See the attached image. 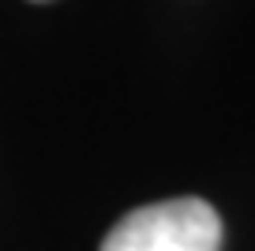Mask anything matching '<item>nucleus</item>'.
<instances>
[{
  "label": "nucleus",
  "mask_w": 255,
  "mask_h": 251,
  "mask_svg": "<svg viewBox=\"0 0 255 251\" xmlns=\"http://www.w3.org/2000/svg\"><path fill=\"white\" fill-rule=\"evenodd\" d=\"M222 221L203 199H169L124 214L102 251H218Z\"/></svg>",
  "instance_id": "f257e3e1"
}]
</instances>
